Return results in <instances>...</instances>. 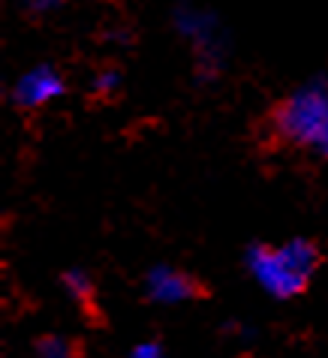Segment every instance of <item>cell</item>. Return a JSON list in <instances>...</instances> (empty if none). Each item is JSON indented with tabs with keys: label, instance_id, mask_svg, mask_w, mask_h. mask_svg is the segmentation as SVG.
Masks as SVG:
<instances>
[{
	"label": "cell",
	"instance_id": "obj_1",
	"mask_svg": "<svg viewBox=\"0 0 328 358\" xmlns=\"http://www.w3.org/2000/svg\"><path fill=\"white\" fill-rule=\"evenodd\" d=\"M271 130L280 142L328 160V78H307L271 112Z\"/></svg>",
	"mask_w": 328,
	"mask_h": 358
},
{
	"label": "cell",
	"instance_id": "obj_2",
	"mask_svg": "<svg viewBox=\"0 0 328 358\" xmlns=\"http://www.w3.org/2000/svg\"><path fill=\"white\" fill-rule=\"evenodd\" d=\"M175 34L193 48L196 57V78L199 82H214L226 66V55H229V36H226L220 18L211 9L199 3H178L172 13Z\"/></svg>",
	"mask_w": 328,
	"mask_h": 358
},
{
	"label": "cell",
	"instance_id": "obj_3",
	"mask_svg": "<svg viewBox=\"0 0 328 358\" xmlns=\"http://www.w3.org/2000/svg\"><path fill=\"white\" fill-rule=\"evenodd\" d=\"M244 268L259 283V289L271 295L274 301H290V298L301 295L311 286V280L304 274H298L286 262L280 247H271L265 241H250L244 247Z\"/></svg>",
	"mask_w": 328,
	"mask_h": 358
},
{
	"label": "cell",
	"instance_id": "obj_4",
	"mask_svg": "<svg viewBox=\"0 0 328 358\" xmlns=\"http://www.w3.org/2000/svg\"><path fill=\"white\" fill-rule=\"evenodd\" d=\"M66 94V78L55 64H36L24 69L9 87V103L22 112H36V108L52 106L55 99Z\"/></svg>",
	"mask_w": 328,
	"mask_h": 358
},
{
	"label": "cell",
	"instance_id": "obj_5",
	"mask_svg": "<svg viewBox=\"0 0 328 358\" xmlns=\"http://www.w3.org/2000/svg\"><path fill=\"white\" fill-rule=\"evenodd\" d=\"M145 295L148 301L163 304V307H178V304H190L202 295V283L193 274L181 271L175 265H151L145 274Z\"/></svg>",
	"mask_w": 328,
	"mask_h": 358
},
{
	"label": "cell",
	"instance_id": "obj_6",
	"mask_svg": "<svg viewBox=\"0 0 328 358\" xmlns=\"http://www.w3.org/2000/svg\"><path fill=\"white\" fill-rule=\"evenodd\" d=\"M277 247H280V253L286 256V262H290L298 274H304L307 280H313V274L320 271V265H322L320 244L311 241V238L295 235V238H286V241L277 244Z\"/></svg>",
	"mask_w": 328,
	"mask_h": 358
},
{
	"label": "cell",
	"instance_id": "obj_7",
	"mask_svg": "<svg viewBox=\"0 0 328 358\" xmlns=\"http://www.w3.org/2000/svg\"><path fill=\"white\" fill-rule=\"evenodd\" d=\"M61 289L73 298L76 304H82L85 310H91L94 301H97L94 274L85 271V268H66V271H61Z\"/></svg>",
	"mask_w": 328,
	"mask_h": 358
},
{
	"label": "cell",
	"instance_id": "obj_8",
	"mask_svg": "<svg viewBox=\"0 0 328 358\" xmlns=\"http://www.w3.org/2000/svg\"><path fill=\"white\" fill-rule=\"evenodd\" d=\"M34 358H78V352L66 334H43L34 341Z\"/></svg>",
	"mask_w": 328,
	"mask_h": 358
},
{
	"label": "cell",
	"instance_id": "obj_9",
	"mask_svg": "<svg viewBox=\"0 0 328 358\" xmlns=\"http://www.w3.org/2000/svg\"><path fill=\"white\" fill-rule=\"evenodd\" d=\"M91 91L97 96H115L121 91V73H117V69H99L91 78Z\"/></svg>",
	"mask_w": 328,
	"mask_h": 358
},
{
	"label": "cell",
	"instance_id": "obj_10",
	"mask_svg": "<svg viewBox=\"0 0 328 358\" xmlns=\"http://www.w3.org/2000/svg\"><path fill=\"white\" fill-rule=\"evenodd\" d=\"M127 358H169V352L163 350L160 341H138Z\"/></svg>",
	"mask_w": 328,
	"mask_h": 358
},
{
	"label": "cell",
	"instance_id": "obj_11",
	"mask_svg": "<svg viewBox=\"0 0 328 358\" xmlns=\"http://www.w3.org/2000/svg\"><path fill=\"white\" fill-rule=\"evenodd\" d=\"M24 6L31 9L34 15H52L64 6V0H24Z\"/></svg>",
	"mask_w": 328,
	"mask_h": 358
}]
</instances>
